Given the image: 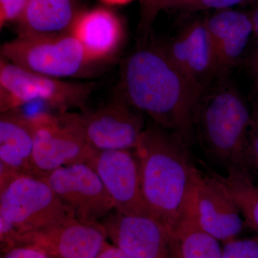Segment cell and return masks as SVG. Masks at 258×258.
Here are the masks:
<instances>
[{
  "mask_svg": "<svg viewBox=\"0 0 258 258\" xmlns=\"http://www.w3.org/2000/svg\"><path fill=\"white\" fill-rule=\"evenodd\" d=\"M35 129L33 120L20 110L1 113L0 166L18 174L36 176L33 165Z\"/></svg>",
  "mask_w": 258,
  "mask_h": 258,
  "instance_id": "obj_16",
  "label": "cell"
},
{
  "mask_svg": "<svg viewBox=\"0 0 258 258\" xmlns=\"http://www.w3.org/2000/svg\"><path fill=\"white\" fill-rule=\"evenodd\" d=\"M252 123L249 132L248 161L251 169L258 172V115L252 112Z\"/></svg>",
  "mask_w": 258,
  "mask_h": 258,
  "instance_id": "obj_23",
  "label": "cell"
},
{
  "mask_svg": "<svg viewBox=\"0 0 258 258\" xmlns=\"http://www.w3.org/2000/svg\"><path fill=\"white\" fill-rule=\"evenodd\" d=\"M100 225L113 245L134 258H179L171 232L152 217L115 210Z\"/></svg>",
  "mask_w": 258,
  "mask_h": 258,
  "instance_id": "obj_11",
  "label": "cell"
},
{
  "mask_svg": "<svg viewBox=\"0 0 258 258\" xmlns=\"http://www.w3.org/2000/svg\"><path fill=\"white\" fill-rule=\"evenodd\" d=\"M25 114L36 126L33 165L37 177L42 179L62 166L86 164L94 148L88 142L79 113L44 108Z\"/></svg>",
  "mask_w": 258,
  "mask_h": 258,
  "instance_id": "obj_6",
  "label": "cell"
},
{
  "mask_svg": "<svg viewBox=\"0 0 258 258\" xmlns=\"http://www.w3.org/2000/svg\"><path fill=\"white\" fill-rule=\"evenodd\" d=\"M117 95L188 145L193 144L194 119L201 94L165 48L142 47L129 56Z\"/></svg>",
  "mask_w": 258,
  "mask_h": 258,
  "instance_id": "obj_2",
  "label": "cell"
},
{
  "mask_svg": "<svg viewBox=\"0 0 258 258\" xmlns=\"http://www.w3.org/2000/svg\"><path fill=\"white\" fill-rule=\"evenodd\" d=\"M205 25L215 52L217 74H222L243 54L253 31L252 20L244 13L224 10Z\"/></svg>",
  "mask_w": 258,
  "mask_h": 258,
  "instance_id": "obj_17",
  "label": "cell"
},
{
  "mask_svg": "<svg viewBox=\"0 0 258 258\" xmlns=\"http://www.w3.org/2000/svg\"><path fill=\"white\" fill-rule=\"evenodd\" d=\"M96 83L71 82L35 74L0 59V113L39 102L55 111L87 108Z\"/></svg>",
  "mask_w": 258,
  "mask_h": 258,
  "instance_id": "obj_5",
  "label": "cell"
},
{
  "mask_svg": "<svg viewBox=\"0 0 258 258\" xmlns=\"http://www.w3.org/2000/svg\"><path fill=\"white\" fill-rule=\"evenodd\" d=\"M252 123V113L233 86L220 83L204 91L195 111V139L209 162L225 172L222 175L251 174L248 146Z\"/></svg>",
  "mask_w": 258,
  "mask_h": 258,
  "instance_id": "obj_3",
  "label": "cell"
},
{
  "mask_svg": "<svg viewBox=\"0 0 258 258\" xmlns=\"http://www.w3.org/2000/svg\"><path fill=\"white\" fill-rule=\"evenodd\" d=\"M195 220L198 227L217 240L237 238L245 222L224 185L211 174H203L197 188Z\"/></svg>",
  "mask_w": 258,
  "mask_h": 258,
  "instance_id": "obj_13",
  "label": "cell"
},
{
  "mask_svg": "<svg viewBox=\"0 0 258 258\" xmlns=\"http://www.w3.org/2000/svg\"><path fill=\"white\" fill-rule=\"evenodd\" d=\"M210 174L224 185L240 210L245 223L258 231V186L254 184L252 174L233 172L222 175L215 171Z\"/></svg>",
  "mask_w": 258,
  "mask_h": 258,
  "instance_id": "obj_19",
  "label": "cell"
},
{
  "mask_svg": "<svg viewBox=\"0 0 258 258\" xmlns=\"http://www.w3.org/2000/svg\"><path fill=\"white\" fill-rule=\"evenodd\" d=\"M79 13L76 0H29L17 23L18 36L69 33Z\"/></svg>",
  "mask_w": 258,
  "mask_h": 258,
  "instance_id": "obj_18",
  "label": "cell"
},
{
  "mask_svg": "<svg viewBox=\"0 0 258 258\" xmlns=\"http://www.w3.org/2000/svg\"><path fill=\"white\" fill-rule=\"evenodd\" d=\"M3 258H49L43 252L28 247H16L4 252Z\"/></svg>",
  "mask_w": 258,
  "mask_h": 258,
  "instance_id": "obj_24",
  "label": "cell"
},
{
  "mask_svg": "<svg viewBox=\"0 0 258 258\" xmlns=\"http://www.w3.org/2000/svg\"><path fill=\"white\" fill-rule=\"evenodd\" d=\"M86 164L99 176L116 211L132 216L152 217L142 195L135 151L94 149Z\"/></svg>",
  "mask_w": 258,
  "mask_h": 258,
  "instance_id": "obj_10",
  "label": "cell"
},
{
  "mask_svg": "<svg viewBox=\"0 0 258 258\" xmlns=\"http://www.w3.org/2000/svg\"><path fill=\"white\" fill-rule=\"evenodd\" d=\"M96 258H134L115 245L106 242Z\"/></svg>",
  "mask_w": 258,
  "mask_h": 258,
  "instance_id": "obj_25",
  "label": "cell"
},
{
  "mask_svg": "<svg viewBox=\"0 0 258 258\" xmlns=\"http://www.w3.org/2000/svg\"><path fill=\"white\" fill-rule=\"evenodd\" d=\"M181 137L148 120L135 152L141 187L153 218L172 235L195 218L197 188L203 173Z\"/></svg>",
  "mask_w": 258,
  "mask_h": 258,
  "instance_id": "obj_1",
  "label": "cell"
},
{
  "mask_svg": "<svg viewBox=\"0 0 258 258\" xmlns=\"http://www.w3.org/2000/svg\"><path fill=\"white\" fill-rule=\"evenodd\" d=\"M165 49L202 96L217 74L215 52L205 23L194 24Z\"/></svg>",
  "mask_w": 258,
  "mask_h": 258,
  "instance_id": "obj_14",
  "label": "cell"
},
{
  "mask_svg": "<svg viewBox=\"0 0 258 258\" xmlns=\"http://www.w3.org/2000/svg\"><path fill=\"white\" fill-rule=\"evenodd\" d=\"M29 0H0V28L18 23L26 9Z\"/></svg>",
  "mask_w": 258,
  "mask_h": 258,
  "instance_id": "obj_22",
  "label": "cell"
},
{
  "mask_svg": "<svg viewBox=\"0 0 258 258\" xmlns=\"http://www.w3.org/2000/svg\"><path fill=\"white\" fill-rule=\"evenodd\" d=\"M106 237L100 224L71 218L41 230L19 233L14 247L36 249L49 258H96Z\"/></svg>",
  "mask_w": 258,
  "mask_h": 258,
  "instance_id": "obj_12",
  "label": "cell"
},
{
  "mask_svg": "<svg viewBox=\"0 0 258 258\" xmlns=\"http://www.w3.org/2000/svg\"><path fill=\"white\" fill-rule=\"evenodd\" d=\"M222 251L223 258H258V237L227 241Z\"/></svg>",
  "mask_w": 258,
  "mask_h": 258,
  "instance_id": "obj_21",
  "label": "cell"
},
{
  "mask_svg": "<svg viewBox=\"0 0 258 258\" xmlns=\"http://www.w3.org/2000/svg\"><path fill=\"white\" fill-rule=\"evenodd\" d=\"M42 179L80 222L99 225L115 210L114 202L88 164L62 166Z\"/></svg>",
  "mask_w": 258,
  "mask_h": 258,
  "instance_id": "obj_8",
  "label": "cell"
},
{
  "mask_svg": "<svg viewBox=\"0 0 258 258\" xmlns=\"http://www.w3.org/2000/svg\"><path fill=\"white\" fill-rule=\"evenodd\" d=\"M80 42L93 63L112 57L123 38L121 22L106 8L80 12L69 32Z\"/></svg>",
  "mask_w": 258,
  "mask_h": 258,
  "instance_id": "obj_15",
  "label": "cell"
},
{
  "mask_svg": "<svg viewBox=\"0 0 258 258\" xmlns=\"http://www.w3.org/2000/svg\"><path fill=\"white\" fill-rule=\"evenodd\" d=\"M172 236L179 258H223L219 241L202 230L195 218Z\"/></svg>",
  "mask_w": 258,
  "mask_h": 258,
  "instance_id": "obj_20",
  "label": "cell"
},
{
  "mask_svg": "<svg viewBox=\"0 0 258 258\" xmlns=\"http://www.w3.org/2000/svg\"><path fill=\"white\" fill-rule=\"evenodd\" d=\"M205 6L208 8L224 9L234 5L240 4L245 0H200Z\"/></svg>",
  "mask_w": 258,
  "mask_h": 258,
  "instance_id": "obj_26",
  "label": "cell"
},
{
  "mask_svg": "<svg viewBox=\"0 0 258 258\" xmlns=\"http://www.w3.org/2000/svg\"><path fill=\"white\" fill-rule=\"evenodd\" d=\"M251 20H252L253 31L254 32V33L257 35L258 38V10L254 12L253 16L251 18Z\"/></svg>",
  "mask_w": 258,
  "mask_h": 258,
  "instance_id": "obj_28",
  "label": "cell"
},
{
  "mask_svg": "<svg viewBox=\"0 0 258 258\" xmlns=\"http://www.w3.org/2000/svg\"><path fill=\"white\" fill-rule=\"evenodd\" d=\"M0 217L20 234L74 218L45 180L13 172L1 166Z\"/></svg>",
  "mask_w": 258,
  "mask_h": 258,
  "instance_id": "obj_4",
  "label": "cell"
},
{
  "mask_svg": "<svg viewBox=\"0 0 258 258\" xmlns=\"http://www.w3.org/2000/svg\"><path fill=\"white\" fill-rule=\"evenodd\" d=\"M0 52L22 69L55 79L78 77L94 64L70 33L18 36L3 44Z\"/></svg>",
  "mask_w": 258,
  "mask_h": 258,
  "instance_id": "obj_7",
  "label": "cell"
},
{
  "mask_svg": "<svg viewBox=\"0 0 258 258\" xmlns=\"http://www.w3.org/2000/svg\"><path fill=\"white\" fill-rule=\"evenodd\" d=\"M101 1L110 5H123L130 3L132 0H101Z\"/></svg>",
  "mask_w": 258,
  "mask_h": 258,
  "instance_id": "obj_27",
  "label": "cell"
},
{
  "mask_svg": "<svg viewBox=\"0 0 258 258\" xmlns=\"http://www.w3.org/2000/svg\"><path fill=\"white\" fill-rule=\"evenodd\" d=\"M88 142L98 150H136L147 121L145 115L116 95L93 109L79 112Z\"/></svg>",
  "mask_w": 258,
  "mask_h": 258,
  "instance_id": "obj_9",
  "label": "cell"
}]
</instances>
